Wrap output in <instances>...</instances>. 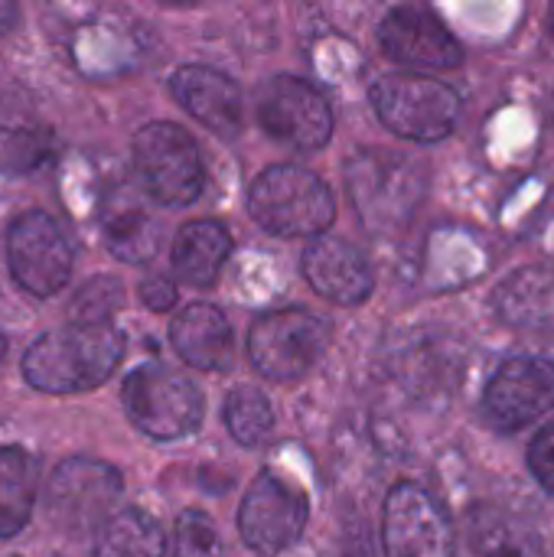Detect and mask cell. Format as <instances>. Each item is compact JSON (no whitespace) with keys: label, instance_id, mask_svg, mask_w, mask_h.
Segmentation results:
<instances>
[{"label":"cell","instance_id":"cell-5","mask_svg":"<svg viewBox=\"0 0 554 557\" xmlns=\"http://www.w3.org/2000/svg\"><path fill=\"white\" fill-rule=\"evenodd\" d=\"M124 493L121 473L95 457H69L46 483L42 509L62 535L98 532Z\"/></svg>","mask_w":554,"mask_h":557},{"label":"cell","instance_id":"cell-28","mask_svg":"<svg viewBox=\"0 0 554 557\" xmlns=\"http://www.w3.org/2000/svg\"><path fill=\"white\" fill-rule=\"evenodd\" d=\"M529 470L545 493H554V424L542 434H535L529 447Z\"/></svg>","mask_w":554,"mask_h":557},{"label":"cell","instance_id":"cell-2","mask_svg":"<svg viewBox=\"0 0 554 557\" xmlns=\"http://www.w3.org/2000/svg\"><path fill=\"white\" fill-rule=\"evenodd\" d=\"M251 219L281 238L323 235L336 219V202L327 183L294 163H274L258 173L248 193Z\"/></svg>","mask_w":554,"mask_h":557},{"label":"cell","instance_id":"cell-23","mask_svg":"<svg viewBox=\"0 0 554 557\" xmlns=\"http://www.w3.org/2000/svg\"><path fill=\"white\" fill-rule=\"evenodd\" d=\"M225 428L242 447H258L274 428V408L268 395L255 385H238L225 398Z\"/></svg>","mask_w":554,"mask_h":557},{"label":"cell","instance_id":"cell-14","mask_svg":"<svg viewBox=\"0 0 554 557\" xmlns=\"http://www.w3.org/2000/svg\"><path fill=\"white\" fill-rule=\"evenodd\" d=\"M379 42L385 55L421 72H444L464 62L457 36L434 13L418 7H395L379 26Z\"/></svg>","mask_w":554,"mask_h":557},{"label":"cell","instance_id":"cell-25","mask_svg":"<svg viewBox=\"0 0 554 557\" xmlns=\"http://www.w3.org/2000/svg\"><path fill=\"white\" fill-rule=\"evenodd\" d=\"M470 535L477 542V552L487 557H535V535L526 532L519 522L493 512V509H480L470 519Z\"/></svg>","mask_w":554,"mask_h":557},{"label":"cell","instance_id":"cell-21","mask_svg":"<svg viewBox=\"0 0 554 557\" xmlns=\"http://www.w3.org/2000/svg\"><path fill=\"white\" fill-rule=\"evenodd\" d=\"M39 496V463L23 447H0V539L26 529Z\"/></svg>","mask_w":554,"mask_h":557},{"label":"cell","instance_id":"cell-26","mask_svg":"<svg viewBox=\"0 0 554 557\" xmlns=\"http://www.w3.org/2000/svg\"><path fill=\"white\" fill-rule=\"evenodd\" d=\"M173 557H222V542L212 519L199 509H186L176 522Z\"/></svg>","mask_w":554,"mask_h":557},{"label":"cell","instance_id":"cell-15","mask_svg":"<svg viewBox=\"0 0 554 557\" xmlns=\"http://www.w3.org/2000/svg\"><path fill=\"white\" fill-rule=\"evenodd\" d=\"M304 277L307 284L340 307H359L372 294V268L369 258L333 235H317L304 251Z\"/></svg>","mask_w":554,"mask_h":557},{"label":"cell","instance_id":"cell-27","mask_svg":"<svg viewBox=\"0 0 554 557\" xmlns=\"http://www.w3.org/2000/svg\"><path fill=\"white\" fill-rule=\"evenodd\" d=\"M121 300H124V290H121L118 277H95V281H88L75 294V300H72V320L104 323L121 307Z\"/></svg>","mask_w":554,"mask_h":557},{"label":"cell","instance_id":"cell-11","mask_svg":"<svg viewBox=\"0 0 554 557\" xmlns=\"http://www.w3.org/2000/svg\"><path fill=\"white\" fill-rule=\"evenodd\" d=\"M258 124L294 150H320L333 137L330 101L304 78L274 75L258 91Z\"/></svg>","mask_w":554,"mask_h":557},{"label":"cell","instance_id":"cell-1","mask_svg":"<svg viewBox=\"0 0 554 557\" xmlns=\"http://www.w3.org/2000/svg\"><path fill=\"white\" fill-rule=\"evenodd\" d=\"M124 356V333L104 323L72 320L69 326L42 333L23 356V379L46 395L91 392L118 369Z\"/></svg>","mask_w":554,"mask_h":557},{"label":"cell","instance_id":"cell-4","mask_svg":"<svg viewBox=\"0 0 554 557\" xmlns=\"http://www.w3.org/2000/svg\"><path fill=\"white\" fill-rule=\"evenodd\" d=\"M140 186L160 206H189L206 189V166L196 140L173 121H150L134 134Z\"/></svg>","mask_w":554,"mask_h":557},{"label":"cell","instance_id":"cell-24","mask_svg":"<svg viewBox=\"0 0 554 557\" xmlns=\"http://www.w3.org/2000/svg\"><path fill=\"white\" fill-rule=\"evenodd\" d=\"M52 157V134L42 124H7L0 127V173L23 176L39 170Z\"/></svg>","mask_w":554,"mask_h":557},{"label":"cell","instance_id":"cell-20","mask_svg":"<svg viewBox=\"0 0 554 557\" xmlns=\"http://www.w3.org/2000/svg\"><path fill=\"white\" fill-rule=\"evenodd\" d=\"M229 255H232L229 228L222 222H212V219H196L176 232L173 271L180 281H186L193 287H209V284H216Z\"/></svg>","mask_w":554,"mask_h":557},{"label":"cell","instance_id":"cell-17","mask_svg":"<svg viewBox=\"0 0 554 557\" xmlns=\"http://www.w3.org/2000/svg\"><path fill=\"white\" fill-rule=\"evenodd\" d=\"M170 343L186 366L202 372H222L235 356L232 326L212 304H189L180 310L170 323Z\"/></svg>","mask_w":554,"mask_h":557},{"label":"cell","instance_id":"cell-7","mask_svg":"<svg viewBox=\"0 0 554 557\" xmlns=\"http://www.w3.org/2000/svg\"><path fill=\"white\" fill-rule=\"evenodd\" d=\"M346 180L362 222L372 228H395L408 222L424 196L421 166L392 150L356 153L346 166Z\"/></svg>","mask_w":554,"mask_h":557},{"label":"cell","instance_id":"cell-6","mask_svg":"<svg viewBox=\"0 0 554 557\" xmlns=\"http://www.w3.org/2000/svg\"><path fill=\"white\" fill-rule=\"evenodd\" d=\"M121 398L131 424L153 441H180L202 424L199 388L167 366L134 369L124 379Z\"/></svg>","mask_w":554,"mask_h":557},{"label":"cell","instance_id":"cell-33","mask_svg":"<svg viewBox=\"0 0 554 557\" xmlns=\"http://www.w3.org/2000/svg\"><path fill=\"white\" fill-rule=\"evenodd\" d=\"M173 3H196V0H173Z\"/></svg>","mask_w":554,"mask_h":557},{"label":"cell","instance_id":"cell-10","mask_svg":"<svg viewBox=\"0 0 554 557\" xmlns=\"http://www.w3.org/2000/svg\"><path fill=\"white\" fill-rule=\"evenodd\" d=\"M7 261L13 281L33 297H52L69 284L72 245L62 225L42 209L13 219L7 235Z\"/></svg>","mask_w":554,"mask_h":557},{"label":"cell","instance_id":"cell-8","mask_svg":"<svg viewBox=\"0 0 554 557\" xmlns=\"http://www.w3.org/2000/svg\"><path fill=\"white\" fill-rule=\"evenodd\" d=\"M330 346V323L310 310H274L251 323L248 359L271 382L304 379Z\"/></svg>","mask_w":554,"mask_h":557},{"label":"cell","instance_id":"cell-12","mask_svg":"<svg viewBox=\"0 0 554 557\" xmlns=\"http://www.w3.org/2000/svg\"><path fill=\"white\" fill-rule=\"evenodd\" d=\"M493 428L513 434L554 408V362L542 356H513L490 379L483 395Z\"/></svg>","mask_w":554,"mask_h":557},{"label":"cell","instance_id":"cell-3","mask_svg":"<svg viewBox=\"0 0 554 557\" xmlns=\"http://www.w3.org/2000/svg\"><path fill=\"white\" fill-rule=\"evenodd\" d=\"M369 101L389 131L418 144L444 140L460 117V95L451 85L415 72L376 78Z\"/></svg>","mask_w":554,"mask_h":557},{"label":"cell","instance_id":"cell-31","mask_svg":"<svg viewBox=\"0 0 554 557\" xmlns=\"http://www.w3.org/2000/svg\"><path fill=\"white\" fill-rule=\"evenodd\" d=\"M549 127H552V134H554V91H552V98H549Z\"/></svg>","mask_w":554,"mask_h":557},{"label":"cell","instance_id":"cell-18","mask_svg":"<svg viewBox=\"0 0 554 557\" xmlns=\"http://www.w3.org/2000/svg\"><path fill=\"white\" fill-rule=\"evenodd\" d=\"M101 228L108 248L131 264L150 261L160 245V225L131 186H114L108 193L101 202Z\"/></svg>","mask_w":554,"mask_h":557},{"label":"cell","instance_id":"cell-16","mask_svg":"<svg viewBox=\"0 0 554 557\" xmlns=\"http://www.w3.org/2000/svg\"><path fill=\"white\" fill-rule=\"evenodd\" d=\"M173 98L219 137H235L242 131V91L238 85L209 65H183L170 78Z\"/></svg>","mask_w":554,"mask_h":557},{"label":"cell","instance_id":"cell-22","mask_svg":"<svg viewBox=\"0 0 554 557\" xmlns=\"http://www.w3.org/2000/svg\"><path fill=\"white\" fill-rule=\"evenodd\" d=\"M167 539L153 516L144 509H118L95 532V557H163Z\"/></svg>","mask_w":554,"mask_h":557},{"label":"cell","instance_id":"cell-19","mask_svg":"<svg viewBox=\"0 0 554 557\" xmlns=\"http://www.w3.org/2000/svg\"><path fill=\"white\" fill-rule=\"evenodd\" d=\"M493 304L500 320L516 330L554 333V274L549 268H522L509 274Z\"/></svg>","mask_w":554,"mask_h":557},{"label":"cell","instance_id":"cell-13","mask_svg":"<svg viewBox=\"0 0 554 557\" xmlns=\"http://www.w3.org/2000/svg\"><path fill=\"white\" fill-rule=\"evenodd\" d=\"M382 542L389 557H454V532L431 493L398 483L385 499Z\"/></svg>","mask_w":554,"mask_h":557},{"label":"cell","instance_id":"cell-9","mask_svg":"<svg viewBox=\"0 0 554 557\" xmlns=\"http://www.w3.org/2000/svg\"><path fill=\"white\" fill-rule=\"evenodd\" d=\"M310 506L297 483L264 470L248 486L238 509V535L242 542L261 557L287 552L307 525Z\"/></svg>","mask_w":554,"mask_h":557},{"label":"cell","instance_id":"cell-32","mask_svg":"<svg viewBox=\"0 0 554 557\" xmlns=\"http://www.w3.org/2000/svg\"><path fill=\"white\" fill-rule=\"evenodd\" d=\"M3 352H7V339L0 336V359H3Z\"/></svg>","mask_w":554,"mask_h":557},{"label":"cell","instance_id":"cell-30","mask_svg":"<svg viewBox=\"0 0 554 557\" xmlns=\"http://www.w3.org/2000/svg\"><path fill=\"white\" fill-rule=\"evenodd\" d=\"M16 23V0H0V33Z\"/></svg>","mask_w":554,"mask_h":557},{"label":"cell","instance_id":"cell-29","mask_svg":"<svg viewBox=\"0 0 554 557\" xmlns=\"http://www.w3.org/2000/svg\"><path fill=\"white\" fill-rule=\"evenodd\" d=\"M140 300L153 313H167L176 304V287L167 277H147V281H140Z\"/></svg>","mask_w":554,"mask_h":557}]
</instances>
